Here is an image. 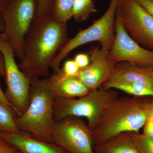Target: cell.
Masks as SVG:
<instances>
[{"label": "cell", "instance_id": "cell-1", "mask_svg": "<svg viewBox=\"0 0 153 153\" xmlns=\"http://www.w3.org/2000/svg\"><path fill=\"white\" fill-rule=\"evenodd\" d=\"M68 40L67 24L52 16L35 19L25 37L19 68L30 81L48 77L52 62Z\"/></svg>", "mask_w": 153, "mask_h": 153}, {"label": "cell", "instance_id": "cell-2", "mask_svg": "<svg viewBox=\"0 0 153 153\" xmlns=\"http://www.w3.org/2000/svg\"><path fill=\"white\" fill-rule=\"evenodd\" d=\"M153 97H123L115 99L91 130L94 146L125 132L140 133L149 116Z\"/></svg>", "mask_w": 153, "mask_h": 153}, {"label": "cell", "instance_id": "cell-3", "mask_svg": "<svg viewBox=\"0 0 153 153\" xmlns=\"http://www.w3.org/2000/svg\"><path fill=\"white\" fill-rule=\"evenodd\" d=\"M30 102L23 114L16 116L15 121L20 131L40 139L53 142L52 133L55 96L49 87L48 77L30 81Z\"/></svg>", "mask_w": 153, "mask_h": 153}, {"label": "cell", "instance_id": "cell-4", "mask_svg": "<svg viewBox=\"0 0 153 153\" xmlns=\"http://www.w3.org/2000/svg\"><path fill=\"white\" fill-rule=\"evenodd\" d=\"M117 97L118 93L114 89L102 87L91 90L77 98L55 97L53 119L55 122L68 116L84 117L92 130L111 102Z\"/></svg>", "mask_w": 153, "mask_h": 153}, {"label": "cell", "instance_id": "cell-5", "mask_svg": "<svg viewBox=\"0 0 153 153\" xmlns=\"http://www.w3.org/2000/svg\"><path fill=\"white\" fill-rule=\"evenodd\" d=\"M37 0H6L0 3L4 19L2 33L21 61L24 57V40L35 19Z\"/></svg>", "mask_w": 153, "mask_h": 153}, {"label": "cell", "instance_id": "cell-6", "mask_svg": "<svg viewBox=\"0 0 153 153\" xmlns=\"http://www.w3.org/2000/svg\"><path fill=\"white\" fill-rule=\"evenodd\" d=\"M119 1L111 0L105 13L99 19L69 39L52 62L51 66L52 71L60 69L61 62L70 52L87 43L97 41L101 48L109 51L115 38V22Z\"/></svg>", "mask_w": 153, "mask_h": 153}, {"label": "cell", "instance_id": "cell-7", "mask_svg": "<svg viewBox=\"0 0 153 153\" xmlns=\"http://www.w3.org/2000/svg\"><path fill=\"white\" fill-rule=\"evenodd\" d=\"M0 52L4 59L7 99L17 116L25 112L30 104V81L20 70L15 52L7 39L0 34Z\"/></svg>", "mask_w": 153, "mask_h": 153}, {"label": "cell", "instance_id": "cell-8", "mask_svg": "<svg viewBox=\"0 0 153 153\" xmlns=\"http://www.w3.org/2000/svg\"><path fill=\"white\" fill-rule=\"evenodd\" d=\"M101 87L118 89L131 96L153 97V65L119 62L112 76Z\"/></svg>", "mask_w": 153, "mask_h": 153}, {"label": "cell", "instance_id": "cell-9", "mask_svg": "<svg viewBox=\"0 0 153 153\" xmlns=\"http://www.w3.org/2000/svg\"><path fill=\"white\" fill-rule=\"evenodd\" d=\"M52 137L68 153H96L91 129L82 117L68 116L55 122Z\"/></svg>", "mask_w": 153, "mask_h": 153}, {"label": "cell", "instance_id": "cell-10", "mask_svg": "<svg viewBox=\"0 0 153 153\" xmlns=\"http://www.w3.org/2000/svg\"><path fill=\"white\" fill-rule=\"evenodd\" d=\"M116 15L128 34L145 49L153 51V17L136 0H120Z\"/></svg>", "mask_w": 153, "mask_h": 153}, {"label": "cell", "instance_id": "cell-11", "mask_svg": "<svg viewBox=\"0 0 153 153\" xmlns=\"http://www.w3.org/2000/svg\"><path fill=\"white\" fill-rule=\"evenodd\" d=\"M115 38L108 57L116 63L129 62L142 66L153 65V51L143 48L126 33L116 15Z\"/></svg>", "mask_w": 153, "mask_h": 153}, {"label": "cell", "instance_id": "cell-12", "mask_svg": "<svg viewBox=\"0 0 153 153\" xmlns=\"http://www.w3.org/2000/svg\"><path fill=\"white\" fill-rule=\"evenodd\" d=\"M108 52L101 47H94L89 52L90 64L75 75L90 90L101 87L112 75L117 63L108 58Z\"/></svg>", "mask_w": 153, "mask_h": 153}, {"label": "cell", "instance_id": "cell-13", "mask_svg": "<svg viewBox=\"0 0 153 153\" xmlns=\"http://www.w3.org/2000/svg\"><path fill=\"white\" fill-rule=\"evenodd\" d=\"M0 137L20 153H68L54 143L40 139L25 131H0Z\"/></svg>", "mask_w": 153, "mask_h": 153}, {"label": "cell", "instance_id": "cell-14", "mask_svg": "<svg viewBox=\"0 0 153 153\" xmlns=\"http://www.w3.org/2000/svg\"><path fill=\"white\" fill-rule=\"evenodd\" d=\"M48 79L49 87L55 97L77 98L90 91L76 76L66 75L60 68L53 71Z\"/></svg>", "mask_w": 153, "mask_h": 153}, {"label": "cell", "instance_id": "cell-15", "mask_svg": "<svg viewBox=\"0 0 153 153\" xmlns=\"http://www.w3.org/2000/svg\"><path fill=\"white\" fill-rule=\"evenodd\" d=\"M93 149L96 153H143L131 132L117 135L94 146Z\"/></svg>", "mask_w": 153, "mask_h": 153}, {"label": "cell", "instance_id": "cell-16", "mask_svg": "<svg viewBox=\"0 0 153 153\" xmlns=\"http://www.w3.org/2000/svg\"><path fill=\"white\" fill-rule=\"evenodd\" d=\"M75 0H53L52 16L57 22L67 24L72 16Z\"/></svg>", "mask_w": 153, "mask_h": 153}, {"label": "cell", "instance_id": "cell-17", "mask_svg": "<svg viewBox=\"0 0 153 153\" xmlns=\"http://www.w3.org/2000/svg\"><path fill=\"white\" fill-rule=\"evenodd\" d=\"M97 12L93 0H75L72 7V16L76 22H82Z\"/></svg>", "mask_w": 153, "mask_h": 153}, {"label": "cell", "instance_id": "cell-18", "mask_svg": "<svg viewBox=\"0 0 153 153\" xmlns=\"http://www.w3.org/2000/svg\"><path fill=\"white\" fill-rule=\"evenodd\" d=\"M16 116L13 110L0 101V131L19 132L20 131L15 121Z\"/></svg>", "mask_w": 153, "mask_h": 153}, {"label": "cell", "instance_id": "cell-19", "mask_svg": "<svg viewBox=\"0 0 153 153\" xmlns=\"http://www.w3.org/2000/svg\"><path fill=\"white\" fill-rule=\"evenodd\" d=\"M135 142L143 153H153V139L140 133H132Z\"/></svg>", "mask_w": 153, "mask_h": 153}, {"label": "cell", "instance_id": "cell-20", "mask_svg": "<svg viewBox=\"0 0 153 153\" xmlns=\"http://www.w3.org/2000/svg\"><path fill=\"white\" fill-rule=\"evenodd\" d=\"M53 0H37L35 19H41L52 16Z\"/></svg>", "mask_w": 153, "mask_h": 153}, {"label": "cell", "instance_id": "cell-21", "mask_svg": "<svg viewBox=\"0 0 153 153\" xmlns=\"http://www.w3.org/2000/svg\"><path fill=\"white\" fill-rule=\"evenodd\" d=\"M79 69L74 60H68L64 63L62 70L66 75L74 76L78 73Z\"/></svg>", "mask_w": 153, "mask_h": 153}, {"label": "cell", "instance_id": "cell-22", "mask_svg": "<svg viewBox=\"0 0 153 153\" xmlns=\"http://www.w3.org/2000/svg\"><path fill=\"white\" fill-rule=\"evenodd\" d=\"M74 60L80 69L87 67L90 63V57L85 53H79L74 57Z\"/></svg>", "mask_w": 153, "mask_h": 153}, {"label": "cell", "instance_id": "cell-23", "mask_svg": "<svg viewBox=\"0 0 153 153\" xmlns=\"http://www.w3.org/2000/svg\"><path fill=\"white\" fill-rule=\"evenodd\" d=\"M143 129V134L153 139V117L149 116Z\"/></svg>", "mask_w": 153, "mask_h": 153}, {"label": "cell", "instance_id": "cell-24", "mask_svg": "<svg viewBox=\"0 0 153 153\" xmlns=\"http://www.w3.org/2000/svg\"><path fill=\"white\" fill-rule=\"evenodd\" d=\"M138 3L153 17V0H136Z\"/></svg>", "mask_w": 153, "mask_h": 153}, {"label": "cell", "instance_id": "cell-25", "mask_svg": "<svg viewBox=\"0 0 153 153\" xmlns=\"http://www.w3.org/2000/svg\"><path fill=\"white\" fill-rule=\"evenodd\" d=\"M16 151L12 146L6 141L0 137V153H4Z\"/></svg>", "mask_w": 153, "mask_h": 153}, {"label": "cell", "instance_id": "cell-26", "mask_svg": "<svg viewBox=\"0 0 153 153\" xmlns=\"http://www.w3.org/2000/svg\"><path fill=\"white\" fill-rule=\"evenodd\" d=\"M0 101L2 103L5 105L13 109L10 103L9 102L8 100H7V97H6L5 95L4 92L2 90L1 86H0Z\"/></svg>", "mask_w": 153, "mask_h": 153}, {"label": "cell", "instance_id": "cell-27", "mask_svg": "<svg viewBox=\"0 0 153 153\" xmlns=\"http://www.w3.org/2000/svg\"><path fill=\"white\" fill-rule=\"evenodd\" d=\"M5 66L2 55L0 52V76L4 77Z\"/></svg>", "mask_w": 153, "mask_h": 153}, {"label": "cell", "instance_id": "cell-28", "mask_svg": "<svg viewBox=\"0 0 153 153\" xmlns=\"http://www.w3.org/2000/svg\"><path fill=\"white\" fill-rule=\"evenodd\" d=\"M5 30V25L4 19L1 12H0V32L2 33Z\"/></svg>", "mask_w": 153, "mask_h": 153}, {"label": "cell", "instance_id": "cell-29", "mask_svg": "<svg viewBox=\"0 0 153 153\" xmlns=\"http://www.w3.org/2000/svg\"><path fill=\"white\" fill-rule=\"evenodd\" d=\"M149 116L153 117V100L152 103H151L150 108Z\"/></svg>", "mask_w": 153, "mask_h": 153}, {"label": "cell", "instance_id": "cell-30", "mask_svg": "<svg viewBox=\"0 0 153 153\" xmlns=\"http://www.w3.org/2000/svg\"><path fill=\"white\" fill-rule=\"evenodd\" d=\"M4 153H20L18 152V151H13V152H9Z\"/></svg>", "mask_w": 153, "mask_h": 153}, {"label": "cell", "instance_id": "cell-31", "mask_svg": "<svg viewBox=\"0 0 153 153\" xmlns=\"http://www.w3.org/2000/svg\"><path fill=\"white\" fill-rule=\"evenodd\" d=\"M6 1V0H0V3L4 1Z\"/></svg>", "mask_w": 153, "mask_h": 153}]
</instances>
